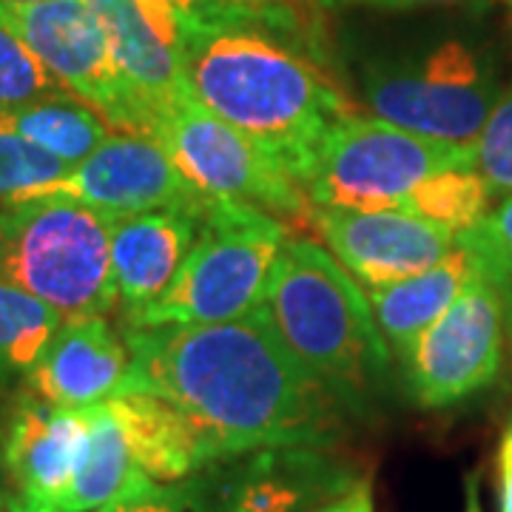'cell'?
<instances>
[{"instance_id": "cell-25", "label": "cell", "mask_w": 512, "mask_h": 512, "mask_svg": "<svg viewBox=\"0 0 512 512\" xmlns=\"http://www.w3.org/2000/svg\"><path fill=\"white\" fill-rule=\"evenodd\" d=\"M69 94L15 26L0 15V111L20 109L29 103Z\"/></svg>"}, {"instance_id": "cell-20", "label": "cell", "mask_w": 512, "mask_h": 512, "mask_svg": "<svg viewBox=\"0 0 512 512\" xmlns=\"http://www.w3.org/2000/svg\"><path fill=\"white\" fill-rule=\"evenodd\" d=\"M151 478L137 467L126 433L109 402L86 407V441L60 512H92L120 495L146 487Z\"/></svg>"}, {"instance_id": "cell-12", "label": "cell", "mask_w": 512, "mask_h": 512, "mask_svg": "<svg viewBox=\"0 0 512 512\" xmlns=\"http://www.w3.org/2000/svg\"><path fill=\"white\" fill-rule=\"evenodd\" d=\"M35 197H69L111 220L148 211H202L208 202L180 174L160 140L126 131L111 134L92 157Z\"/></svg>"}, {"instance_id": "cell-18", "label": "cell", "mask_w": 512, "mask_h": 512, "mask_svg": "<svg viewBox=\"0 0 512 512\" xmlns=\"http://www.w3.org/2000/svg\"><path fill=\"white\" fill-rule=\"evenodd\" d=\"M484 256V231L481 222L456 234L453 251L421 274L373 288L370 308L384 342L399 356H407L424 330L430 328L441 313L453 305L458 293L476 276Z\"/></svg>"}, {"instance_id": "cell-1", "label": "cell", "mask_w": 512, "mask_h": 512, "mask_svg": "<svg viewBox=\"0 0 512 512\" xmlns=\"http://www.w3.org/2000/svg\"><path fill=\"white\" fill-rule=\"evenodd\" d=\"M123 339L131 353L123 393H151L183 410L214 464L339 441L348 402L293 356L262 305L217 325L123 328Z\"/></svg>"}, {"instance_id": "cell-24", "label": "cell", "mask_w": 512, "mask_h": 512, "mask_svg": "<svg viewBox=\"0 0 512 512\" xmlns=\"http://www.w3.org/2000/svg\"><path fill=\"white\" fill-rule=\"evenodd\" d=\"M69 171L72 165L29 143L0 111V205L29 200Z\"/></svg>"}, {"instance_id": "cell-35", "label": "cell", "mask_w": 512, "mask_h": 512, "mask_svg": "<svg viewBox=\"0 0 512 512\" xmlns=\"http://www.w3.org/2000/svg\"><path fill=\"white\" fill-rule=\"evenodd\" d=\"M20 3H40V0H20Z\"/></svg>"}, {"instance_id": "cell-32", "label": "cell", "mask_w": 512, "mask_h": 512, "mask_svg": "<svg viewBox=\"0 0 512 512\" xmlns=\"http://www.w3.org/2000/svg\"><path fill=\"white\" fill-rule=\"evenodd\" d=\"M498 476H501V512H512V433L507 430L498 447Z\"/></svg>"}, {"instance_id": "cell-33", "label": "cell", "mask_w": 512, "mask_h": 512, "mask_svg": "<svg viewBox=\"0 0 512 512\" xmlns=\"http://www.w3.org/2000/svg\"><path fill=\"white\" fill-rule=\"evenodd\" d=\"M6 501H9V473L3 456V421H0V512H6Z\"/></svg>"}, {"instance_id": "cell-13", "label": "cell", "mask_w": 512, "mask_h": 512, "mask_svg": "<svg viewBox=\"0 0 512 512\" xmlns=\"http://www.w3.org/2000/svg\"><path fill=\"white\" fill-rule=\"evenodd\" d=\"M200 487L214 512H316L362 478L336 447H265L202 470Z\"/></svg>"}, {"instance_id": "cell-14", "label": "cell", "mask_w": 512, "mask_h": 512, "mask_svg": "<svg viewBox=\"0 0 512 512\" xmlns=\"http://www.w3.org/2000/svg\"><path fill=\"white\" fill-rule=\"evenodd\" d=\"M313 220L345 271L370 291L433 268L456 245L450 228L402 208H316Z\"/></svg>"}, {"instance_id": "cell-11", "label": "cell", "mask_w": 512, "mask_h": 512, "mask_svg": "<svg viewBox=\"0 0 512 512\" xmlns=\"http://www.w3.org/2000/svg\"><path fill=\"white\" fill-rule=\"evenodd\" d=\"M103 23L109 49L137 114V134L157 126L188 97L183 18L171 0H86Z\"/></svg>"}, {"instance_id": "cell-31", "label": "cell", "mask_w": 512, "mask_h": 512, "mask_svg": "<svg viewBox=\"0 0 512 512\" xmlns=\"http://www.w3.org/2000/svg\"><path fill=\"white\" fill-rule=\"evenodd\" d=\"M487 222H490V228H493L495 239H498V245H501V251L507 256L512 271V194L495 208L493 214L487 217Z\"/></svg>"}, {"instance_id": "cell-27", "label": "cell", "mask_w": 512, "mask_h": 512, "mask_svg": "<svg viewBox=\"0 0 512 512\" xmlns=\"http://www.w3.org/2000/svg\"><path fill=\"white\" fill-rule=\"evenodd\" d=\"M92 512H214L211 501L200 487V481L191 476L177 484H157L148 481L146 487L134 493L120 495L111 504Z\"/></svg>"}, {"instance_id": "cell-9", "label": "cell", "mask_w": 512, "mask_h": 512, "mask_svg": "<svg viewBox=\"0 0 512 512\" xmlns=\"http://www.w3.org/2000/svg\"><path fill=\"white\" fill-rule=\"evenodd\" d=\"M188 183L205 197L256 205L276 220L313 222L316 205L282 165L194 97L154 131Z\"/></svg>"}, {"instance_id": "cell-3", "label": "cell", "mask_w": 512, "mask_h": 512, "mask_svg": "<svg viewBox=\"0 0 512 512\" xmlns=\"http://www.w3.org/2000/svg\"><path fill=\"white\" fill-rule=\"evenodd\" d=\"M262 308L293 356L348 404L384 376L390 353L370 299L325 248L285 239Z\"/></svg>"}, {"instance_id": "cell-7", "label": "cell", "mask_w": 512, "mask_h": 512, "mask_svg": "<svg viewBox=\"0 0 512 512\" xmlns=\"http://www.w3.org/2000/svg\"><path fill=\"white\" fill-rule=\"evenodd\" d=\"M481 231V268L402 359L410 393L421 407L461 402L493 384L501 367L512 271L487 217L481 220Z\"/></svg>"}, {"instance_id": "cell-16", "label": "cell", "mask_w": 512, "mask_h": 512, "mask_svg": "<svg viewBox=\"0 0 512 512\" xmlns=\"http://www.w3.org/2000/svg\"><path fill=\"white\" fill-rule=\"evenodd\" d=\"M131 370L126 339L106 316H69L26 373V387L55 407H92L123 393Z\"/></svg>"}, {"instance_id": "cell-21", "label": "cell", "mask_w": 512, "mask_h": 512, "mask_svg": "<svg viewBox=\"0 0 512 512\" xmlns=\"http://www.w3.org/2000/svg\"><path fill=\"white\" fill-rule=\"evenodd\" d=\"M3 114L29 143L72 168L109 140V123L74 94H60Z\"/></svg>"}, {"instance_id": "cell-5", "label": "cell", "mask_w": 512, "mask_h": 512, "mask_svg": "<svg viewBox=\"0 0 512 512\" xmlns=\"http://www.w3.org/2000/svg\"><path fill=\"white\" fill-rule=\"evenodd\" d=\"M291 237L274 214L237 200L208 197L200 237L171 288L123 328H191L231 322L265 302L279 251Z\"/></svg>"}, {"instance_id": "cell-17", "label": "cell", "mask_w": 512, "mask_h": 512, "mask_svg": "<svg viewBox=\"0 0 512 512\" xmlns=\"http://www.w3.org/2000/svg\"><path fill=\"white\" fill-rule=\"evenodd\" d=\"M202 211H148L111 220V274L123 322L148 311L200 237Z\"/></svg>"}, {"instance_id": "cell-6", "label": "cell", "mask_w": 512, "mask_h": 512, "mask_svg": "<svg viewBox=\"0 0 512 512\" xmlns=\"http://www.w3.org/2000/svg\"><path fill=\"white\" fill-rule=\"evenodd\" d=\"M447 168H476V151L350 114L319 146L302 188L316 208L387 211Z\"/></svg>"}, {"instance_id": "cell-28", "label": "cell", "mask_w": 512, "mask_h": 512, "mask_svg": "<svg viewBox=\"0 0 512 512\" xmlns=\"http://www.w3.org/2000/svg\"><path fill=\"white\" fill-rule=\"evenodd\" d=\"M188 23H211L228 9H254V6H279L293 0H171Z\"/></svg>"}, {"instance_id": "cell-29", "label": "cell", "mask_w": 512, "mask_h": 512, "mask_svg": "<svg viewBox=\"0 0 512 512\" xmlns=\"http://www.w3.org/2000/svg\"><path fill=\"white\" fill-rule=\"evenodd\" d=\"M322 6H373V9H393V12H407V9H424V6H461V3H478V0H319Z\"/></svg>"}, {"instance_id": "cell-23", "label": "cell", "mask_w": 512, "mask_h": 512, "mask_svg": "<svg viewBox=\"0 0 512 512\" xmlns=\"http://www.w3.org/2000/svg\"><path fill=\"white\" fill-rule=\"evenodd\" d=\"M490 188L473 168H447L424 183L404 200L402 211H413L424 220L439 222L453 234H461L484 220L490 205Z\"/></svg>"}, {"instance_id": "cell-26", "label": "cell", "mask_w": 512, "mask_h": 512, "mask_svg": "<svg viewBox=\"0 0 512 512\" xmlns=\"http://www.w3.org/2000/svg\"><path fill=\"white\" fill-rule=\"evenodd\" d=\"M476 168L490 194H512V83L501 92L487 126L476 143Z\"/></svg>"}, {"instance_id": "cell-8", "label": "cell", "mask_w": 512, "mask_h": 512, "mask_svg": "<svg viewBox=\"0 0 512 512\" xmlns=\"http://www.w3.org/2000/svg\"><path fill=\"white\" fill-rule=\"evenodd\" d=\"M362 97L390 126L476 151L501 92L470 46L447 40L421 60L367 66Z\"/></svg>"}, {"instance_id": "cell-30", "label": "cell", "mask_w": 512, "mask_h": 512, "mask_svg": "<svg viewBox=\"0 0 512 512\" xmlns=\"http://www.w3.org/2000/svg\"><path fill=\"white\" fill-rule=\"evenodd\" d=\"M316 512H376L373 507V490H370V478H362L359 484H353L348 493L328 501L325 507Z\"/></svg>"}, {"instance_id": "cell-36", "label": "cell", "mask_w": 512, "mask_h": 512, "mask_svg": "<svg viewBox=\"0 0 512 512\" xmlns=\"http://www.w3.org/2000/svg\"><path fill=\"white\" fill-rule=\"evenodd\" d=\"M507 430H510V433H512V424H510V427H507Z\"/></svg>"}, {"instance_id": "cell-22", "label": "cell", "mask_w": 512, "mask_h": 512, "mask_svg": "<svg viewBox=\"0 0 512 512\" xmlns=\"http://www.w3.org/2000/svg\"><path fill=\"white\" fill-rule=\"evenodd\" d=\"M60 325L63 316L49 302L0 279V379L29 373Z\"/></svg>"}, {"instance_id": "cell-19", "label": "cell", "mask_w": 512, "mask_h": 512, "mask_svg": "<svg viewBox=\"0 0 512 512\" xmlns=\"http://www.w3.org/2000/svg\"><path fill=\"white\" fill-rule=\"evenodd\" d=\"M109 407L126 433L137 467L157 484H177L214 464L197 424L171 402L151 393H123Z\"/></svg>"}, {"instance_id": "cell-34", "label": "cell", "mask_w": 512, "mask_h": 512, "mask_svg": "<svg viewBox=\"0 0 512 512\" xmlns=\"http://www.w3.org/2000/svg\"><path fill=\"white\" fill-rule=\"evenodd\" d=\"M464 512H484L481 510V498H478L476 476L467 478V507H464Z\"/></svg>"}, {"instance_id": "cell-4", "label": "cell", "mask_w": 512, "mask_h": 512, "mask_svg": "<svg viewBox=\"0 0 512 512\" xmlns=\"http://www.w3.org/2000/svg\"><path fill=\"white\" fill-rule=\"evenodd\" d=\"M0 279L35 293L63 319L117 308L111 217L69 197L0 205Z\"/></svg>"}, {"instance_id": "cell-10", "label": "cell", "mask_w": 512, "mask_h": 512, "mask_svg": "<svg viewBox=\"0 0 512 512\" xmlns=\"http://www.w3.org/2000/svg\"><path fill=\"white\" fill-rule=\"evenodd\" d=\"M0 15L66 92L92 106L111 128L137 134L134 103L111 57L109 37L86 0H0Z\"/></svg>"}, {"instance_id": "cell-2", "label": "cell", "mask_w": 512, "mask_h": 512, "mask_svg": "<svg viewBox=\"0 0 512 512\" xmlns=\"http://www.w3.org/2000/svg\"><path fill=\"white\" fill-rule=\"evenodd\" d=\"M183 29L197 100L302 185L325 137L353 114L333 80L271 29L188 20Z\"/></svg>"}, {"instance_id": "cell-15", "label": "cell", "mask_w": 512, "mask_h": 512, "mask_svg": "<svg viewBox=\"0 0 512 512\" xmlns=\"http://www.w3.org/2000/svg\"><path fill=\"white\" fill-rule=\"evenodd\" d=\"M86 441V407H55L32 390L3 419L6 512H60Z\"/></svg>"}]
</instances>
